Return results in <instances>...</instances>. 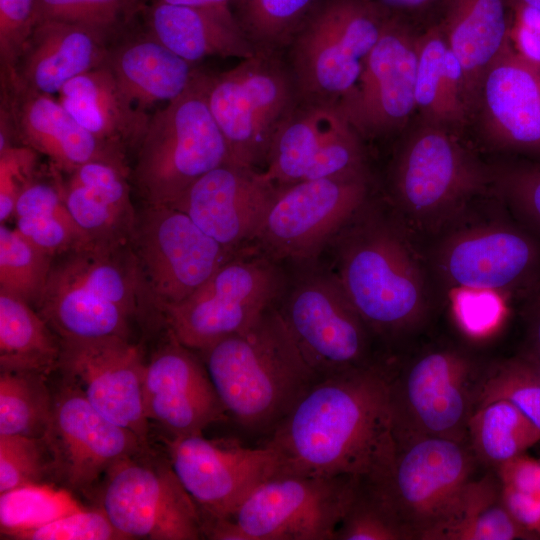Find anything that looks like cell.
<instances>
[{"mask_svg": "<svg viewBox=\"0 0 540 540\" xmlns=\"http://www.w3.org/2000/svg\"><path fill=\"white\" fill-rule=\"evenodd\" d=\"M19 540H118L123 536L101 507L65 515L39 528L19 535Z\"/></svg>", "mask_w": 540, "mask_h": 540, "instance_id": "48", "label": "cell"}, {"mask_svg": "<svg viewBox=\"0 0 540 540\" xmlns=\"http://www.w3.org/2000/svg\"><path fill=\"white\" fill-rule=\"evenodd\" d=\"M44 440L52 478L69 491L89 493L108 470L145 446L132 431L98 412L80 389L64 379L53 393V410Z\"/></svg>", "mask_w": 540, "mask_h": 540, "instance_id": "17", "label": "cell"}, {"mask_svg": "<svg viewBox=\"0 0 540 540\" xmlns=\"http://www.w3.org/2000/svg\"><path fill=\"white\" fill-rule=\"evenodd\" d=\"M281 302L280 315L319 379L379 363L371 358L373 335L334 273L301 276Z\"/></svg>", "mask_w": 540, "mask_h": 540, "instance_id": "13", "label": "cell"}, {"mask_svg": "<svg viewBox=\"0 0 540 540\" xmlns=\"http://www.w3.org/2000/svg\"><path fill=\"white\" fill-rule=\"evenodd\" d=\"M61 342L27 301L0 291V370L48 375L58 368Z\"/></svg>", "mask_w": 540, "mask_h": 540, "instance_id": "35", "label": "cell"}, {"mask_svg": "<svg viewBox=\"0 0 540 540\" xmlns=\"http://www.w3.org/2000/svg\"><path fill=\"white\" fill-rule=\"evenodd\" d=\"M13 216L15 228L52 257L89 245L66 206L58 182L36 178L19 195Z\"/></svg>", "mask_w": 540, "mask_h": 540, "instance_id": "36", "label": "cell"}, {"mask_svg": "<svg viewBox=\"0 0 540 540\" xmlns=\"http://www.w3.org/2000/svg\"><path fill=\"white\" fill-rule=\"evenodd\" d=\"M35 25V0H0V79L14 74Z\"/></svg>", "mask_w": 540, "mask_h": 540, "instance_id": "49", "label": "cell"}, {"mask_svg": "<svg viewBox=\"0 0 540 540\" xmlns=\"http://www.w3.org/2000/svg\"><path fill=\"white\" fill-rule=\"evenodd\" d=\"M209 74L202 70L179 97L150 116L131 171L146 205H173L199 178L228 163L207 102Z\"/></svg>", "mask_w": 540, "mask_h": 540, "instance_id": "5", "label": "cell"}, {"mask_svg": "<svg viewBox=\"0 0 540 540\" xmlns=\"http://www.w3.org/2000/svg\"><path fill=\"white\" fill-rule=\"evenodd\" d=\"M484 369L453 348L426 351L396 373L387 368L395 442L420 437L467 442Z\"/></svg>", "mask_w": 540, "mask_h": 540, "instance_id": "8", "label": "cell"}, {"mask_svg": "<svg viewBox=\"0 0 540 540\" xmlns=\"http://www.w3.org/2000/svg\"><path fill=\"white\" fill-rule=\"evenodd\" d=\"M451 307L461 331L473 339H485L497 332L507 315L501 291L483 288L455 287Z\"/></svg>", "mask_w": 540, "mask_h": 540, "instance_id": "46", "label": "cell"}, {"mask_svg": "<svg viewBox=\"0 0 540 540\" xmlns=\"http://www.w3.org/2000/svg\"><path fill=\"white\" fill-rule=\"evenodd\" d=\"M276 304L247 329L197 351L229 419L266 437L319 380Z\"/></svg>", "mask_w": 540, "mask_h": 540, "instance_id": "2", "label": "cell"}, {"mask_svg": "<svg viewBox=\"0 0 540 540\" xmlns=\"http://www.w3.org/2000/svg\"><path fill=\"white\" fill-rule=\"evenodd\" d=\"M124 539L198 540L201 512L167 456L150 448L124 457L101 481L100 506Z\"/></svg>", "mask_w": 540, "mask_h": 540, "instance_id": "11", "label": "cell"}, {"mask_svg": "<svg viewBox=\"0 0 540 540\" xmlns=\"http://www.w3.org/2000/svg\"><path fill=\"white\" fill-rule=\"evenodd\" d=\"M146 418L165 440L202 434L229 419L199 353L168 331V340L145 364Z\"/></svg>", "mask_w": 540, "mask_h": 540, "instance_id": "23", "label": "cell"}, {"mask_svg": "<svg viewBox=\"0 0 540 540\" xmlns=\"http://www.w3.org/2000/svg\"><path fill=\"white\" fill-rule=\"evenodd\" d=\"M207 102L228 163L259 170L299 98L284 55L256 53L231 69L210 73Z\"/></svg>", "mask_w": 540, "mask_h": 540, "instance_id": "7", "label": "cell"}, {"mask_svg": "<svg viewBox=\"0 0 540 540\" xmlns=\"http://www.w3.org/2000/svg\"><path fill=\"white\" fill-rule=\"evenodd\" d=\"M38 154L24 145H14L0 152V221L14 215L21 192L37 177Z\"/></svg>", "mask_w": 540, "mask_h": 540, "instance_id": "50", "label": "cell"}, {"mask_svg": "<svg viewBox=\"0 0 540 540\" xmlns=\"http://www.w3.org/2000/svg\"><path fill=\"white\" fill-rule=\"evenodd\" d=\"M111 43L102 34L80 25L55 20L37 22L9 78L54 96L73 78L102 66Z\"/></svg>", "mask_w": 540, "mask_h": 540, "instance_id": "28", "label": "cell"}, {"mask_svg": "<svg viewBox=\"0 0 540 540\" xmlns=\"http://www.w3.org/2000/svg\"><path fill=\"white\" fill-rule=\"evenodd\" d=\"M146 31L195 64L208 57L243 60L256 54L231 8L192 7L156 0L148 11Z\"/></svg>", "mask_w": 540, "mask_h": 540, "instance_id": "30", "label": "cell"}, {"mask_svg": "<svg viewBox=\"0 0 540 540\" xmlns=\"http://www.w3.org/2000/svg\"><path fill=\"white\" fill-rule=\"evenodd\" d=\"M362 140L339 107L299 102L277 131L262 174L275 186L366 174Z\"/></svg>", "mask_w": 540, "mask_h": 540, "instance_id": "20", "label": "cell"}, {"mask_svg": "<svg viewBox=\"0 0 540 540\" xmlns=\"http://www.w3.org/2000/svg\"><path fill=\"white\" fill-rule=\"evenodd\" d=\"M264 444L277 453L278 473L380 478L396 450L387 367L319 379Z\"/></svg>", "mask_w": 540, "mask_h": 540, "instance_id": "1", "label": "cell"}, {"mask_svg": "<svg viewBox=\"0 0 540 540\" xmlns=\"http://www.w3.org/2000/svg\"><path fill=\"white\" fill-rule=\"evenodd\" d=\"M285 278L266 254L239 249L184 300L161 314L183 345L200 351L250 327L281 299Z\"/></svg>", "mask_w": 540, "mask_h": 540, "instance_id": "9", "label": "cell"}, {"mask_svg": "<svg viewBox=\"0 0 540 540\" xmlns=\"http://www.w3.org/2000/svg\"><path fill=\"white\" fill-rule=\"evenodd\" d=\"M387 16L402 18L418 28L442 19L448 0H371Z\"/></svg>", "mask_w": 540, "mask_h": 540, "instance_id": "53", "label": "cell"}, {"mask_svg": "<svg viewBox=\"0 0 540 540\" xmlns=\"http://www.w3.org/2000/svg\"><path fill=\"white\" fill-rule=\"evenodd\" d=\"M441 23L461 64L471 112L482 75L511 44L512 6L509 0H448Z\"/></svg>", "mask_w": 540, "mask_h": 540, "instance_id": "32", "label": "cell"}, {"mask_svg": "<svg viewBox=\"0 0 540 540\" xmlns=\"http://www.w3.org/2000/svg\"><path fill=\"white\" fill-rule=\"evenodd\" d=\"M320 0H232V13L255 53L284 55Z\"/></svg>", "mask_w": 540, "mask_h": 540, "instance_id": "38", "label": "cell"}, {"mask_svg": "<svg viewBox=\"0 0 540 540\" xmlns=\"http://www.w3.org/2000/svg\"><path fill=\"white\" fill-rule=\"evenodd\" d=\"M420 30L402 18L387 16L356 86L340 103L339 109L363 139L404 131L416 112Z\"/></svg>", "mask_w": 540, "mask_h": 540, "instance_id": "18", "label": "cell"}, {"mask_svg": "<svg viewBox=\"0 0 540 540\" xmlns=\"http://www.w3.org/2000/svg\"><path fill=\"white\" fill-rule=\"evenodd\" d=\"M494 472L502 486L540 498V458L525 452L503 463Z\"/></svg>", "mask_w": 540, "mask_h": 540, "instance_id": "52", "label": "cell"}, {"mask_svg": "<svg viewBox=\"0 0 540 540\" xmlns=\"http://www.w3.org/2000/svg\"><path fill=\"white\" fill-rule=\"evenodd\" d=\"M369 173L276 186L253 240L272 258L316 257L366 206Z\"/></svg>", "mask_w": 540, "mask_h": 540, "instance_id": "12", "label": "cell"}, {"mask_svg": "<svg viewBox=\"0 0 540 540\" xmlns=\"http://www.w3.org/2000/svg\"><path fill=\"white\" fill-rule=\"evenodd\" d=\"M174 5L192 7H223L231 8L232 0H159Z\"/></svg>", "mask_w": 540, "mask_h": 540, "instance_id": "56", "label": "cell"}, {"mask_svg": "<svg viewBox=\"0 0 540 540\" xmlns=\"http://www.w3.org/2000/svg\"><path fill=\"white\" fill-rule=\"evenodd\" d=\"M415 104L419 119L454 131L470 117L464 73L441 19L418 33Z\"/></svg>", "mask_w": 540, "mask_h": 540, "instance_id": "33", "label": "cell"}, {"mask_svg": "<svg viewBox=\"0 0 540 540\" xmlns=\"http://www.w3.org/2000/svg\"><path fill=\"white\" fill-rule=\"evenodd\" d=\"M512 9L515 7H529L540 11V0H509Z\"/></svg>", "mask_w": 540, "mask_h": 540, "instance_id": "57", "label": "cell"}, {"mask_svg": "<svg viewBox=\"0 0 540 540\" xmlns=\"http://www.w3.org/2000/svg\"><path fill=\"white\" fill-rule=\"evenodd\" d=\"M334 540H411L377 485L359 479Z\"/></svg>", "mask_w": 540, "mask_h": 540, "instance_id": "42", "label": "cell"}, {"mask_svg": "<svg viewBox=\"0 0 540 540\" xmlns=\"http://www.w3.org/2000/svg\"><path fill=\"white\" fill-rule=\"evenodd\" d=\"M359 479L277 473L230 519L243 540H334Z\"/></svg>", "mask_w": 540, "mask_h": 540, "instance_id": "16", "label": "cell"}, {"mask_svg": "<svg viewBox=\"0 0 540 540\" xmlns=\"http://www.w3.org/2000/svg\"><path fill=\"white\" fill-rule=\"evenodd\" d=\"M262 171L224 163L194 182L170 206L233 249L253 240L275 191Z\"/></svg>", "mask_w": 540, "mask_h": 540, "instance_id": "26", "label": "cell"}, {"mask_svg": "<svg viewBox=\"0 0 540 540\" xmlns=\"http://www.w3.org/2000/svg\"><path fill=\"white\" fill-rule=\"evenodd\" d=\"M476 464L468 442L420 437L396 443L388 469L372 481L411 540H428L474 477Z\"/></svg>", "mask_w": 540, "mask_h": 540, "instance_id": "14", "label": "cell"}, {"mask_svg": "<svg viewBox=\"0 0 540 540\" xmlns=\"http://www.w3.org/2000/svg\"><path fill=\"white\" fill-rule=\"evenodd\" d=\"M47 477L52 465L44 438L0 435V494Z\"/></svg>", "mask_w": 540, "mask_h": 540, "instance_id": "45", "label": "cell"}, {"mask_svg": "<svg viewBox=\"0 0 540 540\" xmlns=\"http://www.w3.org/2000/svg\"><path fill=\"white\" fill-rule=\"evenodd\" d=\"M510 36L513 48L540 70V11L522 6L513 8Z\"/></svg>", "mask_w": 540, "mask_h": 540, "instance_id": "51", "label": "cell"}, {"mask_svg": "<svg viewBox=\"0 0 540 540\" xmlns=\"http://www.w3.org/2000/svg\"><path fill=\"white\" fill-rule=\"evenodd\" d=\"M471 116L493 147L540 158V70L512 43L482 75Z\"/></svg>", "mask_w": 540, "mask_h": 540, "instance_id": "24", "label": "cell"}, {"mask_svg": "<svg viewBox=\"0 0 540 540\" xmlns=\"http://www.w3.org/2000/svg\"><path fill=\"white\" fill-rule=\"evenodd\" d=\"M395 153L390 186L399 208L420 222L445 217L491 181L455 131L418 118Z\"/></svg>", "mask_w": 540, "mask_h": 540, "instance_id": "10", "label": "cell"}, {"mask_svg": "<svg viewBox=\"0 0 540 540\" xmlns=\"http://www.w3.org/2000/svg\"><path fill=\"white\" fill-rule=\"evenodd\" d=\"M139 109L179 97L203 70L172 52L147 31L113 41L104 63Z\"/></svg>", "mask_w": 540, "mask_h": 540, "instance_id": "29", "label": "cell"}, {"mask_svg": "<svg viewBox=\"0 0 540 540\" xmlns=\"http://www.w3.org/2000/svg\"><path fill=\"white\" fill-rule=\"evenodd\" d=\"M60 182L66 206L89 245L131 244L137 216L126 162L94 160Z\"/></svg>", "mask_w": 540, "mask_h": 540, "instance_id": "27", "label": "cell"}, {"mask_svg": "<svg viewBox=\"0 0 540 540\" xmlns=\"http://www.w3.org/2000/svg\"><path fill=\"white\" fill-rule=\"evenodd\" d=\"M57 257L34 306L59 339L129 338L144 298L151 301L131 244L88 245Z\"/></svg>", "mask_w": 540, "mask_h": 540, "instance_id": "3", "label": "cell"}, {"mask_svg": "<svg viewBox=\"0 0 540 540\" xmlns=\"http://www.w3.org/2000/svg\"><path fill=\"white\" fill-rule=\"evenodd\" d=\"M522 317L525 350L522 354L540 368V274L524 291Z\"/></svg>", "mask_w": 540, "mask_h": 540, "instance_id": "54", "label": "cell"}, {"mask_svg": "<svg viewBox=\"0 0 540 540\" xmlns=\"http://www.w3.org/2000/svg\"><path fill=\"white\" fill-rule=\"evenodd\" d=\"M165 442L171 466L197 504L203 524L231 518L261 483L279 471L277 453L265 444L245 447L202 434Z\"/></svg>", "mask_w": 540, "mask_h": 540, "instance_id": "19", "label": "cell"}, {"mask_svg": "<svg viewBox=\"0 0 540 540\" xmlns=\"http://www.w3.org/2000/svg\"><path fill=\"white\" fill-rule=\"evenodd\" d=\"M142 0H35V23L55 20L94 30L111 42L140 11Z\"/></svg>", "mask_w": 540, "mask_h": 540, "instance_id": "43", "label": "cell"}, {"mask_svg": "<svg viewBox=\"0 0 540 540\" xmlns=\"http://www.w3.org/2000/svg\"><path fill=\"white\" fill-rule=\"evenodd\" d=\"M131 246L160 313L190 296L239 250L221 245L170 205H146Z\"/></svg>", "mask_w": 540, "mask_h": 540, "instance_id": "15", "label": "cell"}, {"mask_svg": "<svg viewBox=\"0 0 540 540\" xmlns=\"http://www.w3.org/2000/svg\"><path fill=\"white\" fill-rule=\"evenodd\" d=\"M58 100L83 128L124 154L135 152L151 116L133 104L105 64L67 82Z\"/></svg>", "mask_w": 540, "mask_h": 540, "instance_id": "31", "label": "cell"}, {"mask_svg": "<svg viewBox=\"0 0 540 540\" xmlns=\"http://www.w3.org/2000/svg\"><path fill=\"white\" fill-rule=\"evenodd\" d=\"M53 393L46 375L1 371L0 435L43 438L50 424Z\"/></svg>", "mask_w": 540, "mask_h": 540, "instance_id": "39", "label": "cell"}, {"mask_svg": "<svg viewBox=\"0 0 540 540\" xmlns=\"http://www.w3.org/2000/svg\"><path fill=\"white\" fill-rule=\"evenodd\" d=\"M467 442L477 463L495 471L540 442V429L515 405L497 399L479 403L468 424Z\"/></svg>", "mask_w": 540, "mask_h": 540, "instance_id": "37", "label": "cell"}, {"mask_svg": "<svg viewBox=\"0 0 540 540\" xmlns=\"http://www.w3.org/2000/svg\"><path fill=\"white\" fill-rule=\"evenodd\" d=\"M387 15L371 0H320L284 53L299 102L339 107Z\"/></svg>", "mask_w": 540, "mask_h": 540, "instance_id": "6", "label": "cell"}, {"mask_svg": "<svg viewBox=\"0 0 540 540\" xmlns=\"http://www.w3.org/2000/svg\"><path fill=\"white\" fill-rule=\"evenodd\" d=\"M501 496L512 517L540 538V498L502 486Z\"/></svg>", "mask_w": 540, "mask_h": 540, "instance_id": "55", "label": "cell"}, {"mask_svg": "<svg viewBox=\"0 0 540 540\" xmlns=\"http://www.w3.org/2000/svg\"><path fill=\"white\" fill-rule=\"evenodd\" d=\"M507 400L540 429V368L524 356L485 368L477 405Z\"/></svg>", "mask_w": 540, "mask_h": 540, "instance_id": "44", "label": "cell"}, {"mask_svg": "<svg viewBox=\"0 0 540 540\" xmlns=\"http://www.w3.org/2000/svg\"><path fill=\"white\" fill-rule=\"evenodd\" d=\"M58 368L107 419L149 445L151 427L143 404V353L129 338L60 340Z\"/></svg>", "mask_w": 540, "mask_h": 540, "instance_id": "21", "label": "cell"}, {"mask_svg": "<svg viewBox=\"0 0 540 540\" xmlns=\"http://www.w3.org/2000/svg\"><path fill=\"white\" fill-rule=\"evenodd\" d=\"M0 495L1 534L13 539L82 508L71 491L47 483L24 485Z\"/></svg>", "mask_w": 540, "mask_h": 540, "instance_id": "40", "label": "cell"}, {"mask_svg": "<svg viewBox=\"0 0 540 540\" xmlns=\"http://www.w3.org/2000/svg\"><path fill=\"white\" fill-rule=\"evenodd\" d=\"M438 262L453 288L524 292L540 274V244L513 226H481L451 236Z\"/></svg>", "mask_w": 540, "mask_h": 540, "instance_id": "25", "label": "cell"}, {"mask_svg": "<svg viewBox=\"0 0 540 540\" xmlns=\"http://www.w3.org/2000/svg\"><path fill=\"white\" fill-rule=\"evenodd\" d=\"M52 258L16 228L1 223L0 291L20 297L34 306L47 283Z\"/></svg>", "mask_w": 540, "mask_h": 540, "instance_id": "41", "label": "cell"}, {"mask_svg": "<svg viewBox=\"0 0 540 540\" xmlns=\"http://www.w3.org/2000/svg\"><path fill=\"white\" fill-rule=\"evenodd\" d=\"M491 180L515 212L540 232V158L505 164L491 172Z\"/></svg>", "mask_w": 540, "mask_h": 540, "instance_id": "47", "label": "cell"}, {"mask_svg": "<svg viewBox=\"0 0 540 540\" xmlns=\"http://www.w3.org/2000/svg\"><path fill=\"white\" fill-rule=\"evenodd\" d=\"M0 151L24 145L46 156L58 173L94 160L126 162L125 154L83 128L52 95L15 78L2 79Z\"/></svg>", "mask_w": 540, "mask_h": 540, "instance_id": "22", "label": "cell"}, {"mask_svg": "<svg viewBox=\"0 0 540 540\" xmlns=\"http://www.w3.org/2000/svg\"><path fill=\"white\" fill-rule=\"evenodd\" d=\"M362 210L335 237L334 274L372 335L390 340L423 320L425 283L399 232Z\"/></svg>", "mask_w": 540, "mask_h": 540, "instance_id": "4", "label": "cell"}, {"mask_svg": "<svg viewBox=\"0 0 540 540\" xmlns=\"http://www.w3.org/2000/svg\"><path fill=\"white\" fill-rule=\"evenodd\" d=\"M521 526L503 503L493 473L472 478L428 540H539Z\"/></svg>", "mask_w": 540, "mask_h": 540, "instance_id": "34", "label": "cell"}]
</instances>
